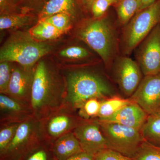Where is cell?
Segmentation results:
<instances>
[{
    "label": "cell",
    "mask_w": 160,
    "mask_h": 160,
    "mask_svg": "<svg viewBox=\"0 0 160 160\" xmlns=\"http://www.w3.org/2000/svg\"><path fill=\"white\" fill-rule=\"evenodd\" d=\"M66 94L65 79L44 61L34 68L30 106L34 117L42 120L62 107Z\"/></svg>",
    "instance_id": "cell-1"
},
{
    "label": "cell",
    "mask_w": 160,
    "mask_h": 160,
    "mask_svg": "<svg viewBox=\"0 0 160 160\" xmlns=\"http://www.w3.org/2000/svg\"><path fill=\"white\" fill-rule=\"evenodd\" d=\"M120 28L117 20L106 14L99 18L86 20L78 30V37L98 55L108 70H110L115 59L121 54Z\"/></svg>",
    "instance_id": "cell-2"
},
{
    "label": "cell",
    "mask_w": 160,
    "mask_h": 160,
    "mask_svg": "<svg viewBox=\"0 0 160 160\" xmlns=\"http://www.w3.org/2000/svg\"><path fill=\"white\" fill-rule=\"evenodd\" d=\"M64 79L66 94L63 106L77 111L88 100H103L113 95V88L107 79L92 70H71Z\"/></svg>",
    "instance_id": "cell-3"
},
{
    "label": "cell",
    "mask_w": 160,
    "mask_h": 160,
    "mask_svg": "<svg viewBox=\"0 0 160 160\" xmlns=\"http://www.w3.org/2000/svg\"><path fill=\"white\" fill-rule=\"evenodd\" d=\"M51 49L48 44L35 40L29 32H20L12 34L2 46L0 61L16 62L24 68L32 69Z\"/></svg>",
    "instance_id": "cell-4"
},
{
    "label": "cell",
    "mask_w": 160,
    "mask_h": 160,
    "mask_svg": "<svg viewBox=\"0 0 160 160\" xmlns=\"http://www.w3.org/2000/svg\"><path fill=\"white\" fill-rule=\"evenodd\" d=\"M160 23V0L138 12L121 28L120 51L129 56L152 29Z\"/></svg>",
    "instance_id": "cell-5"
},
{
    "label": "cell",
    "mask_w": 160,
    "mask_h": 160,
    "mask_svg": "<svg viewBox=\"0 0 160 160\" xmlns=\"http://www.w3.org/2000/svg\"><path fill=\"white\" fill-rule=\"evenodd\" d=\"M44 143L41 121L32 118L20 124L11 142L0 154V160H24Z\"/></svg>",
    "instance_id": "cell-6"
},
{
    "label": "cell",
    "mask_w": 160,
    "mask_h": 160,
    "mask_svg": "<svg viewBox=\"0 0 160 160\" xmlns=\"http://www.w3.org/2000/svg\"><path fill=\"white\" fill-rule=\"evenodd\" d=\"M98 121L107 142V148L132 158L144 140L140 129Z\"/></svg>",
    "instance_id": "cell-7"
},
{
    "label": "cell",
    "mask_w": 160,
    "mask_h": 160,
    "mask_svg": "<svg viewBox=\"0 0 160 160\" xmlns=\"http://www.w3.org/2000/svg\"><path fill=\"white\" fill-rule=\"evenodd\" d=\"M77 110L63 106L48 117L41 120V128L44 142L52 145L63 135L73 131L85 120L77 114Z\"/></svg>",
    "instance_id": "cell-8"
},
{
    "label": "cell",
    "mask_w": 160,
    "mask_h": 160,
    "mask_svg": "<svg viewBox=\"0 0 160 160\" xmlns=\"http://www.w3.org/2000/svg\"><path fill=\"white\" fill-rule=\"evenodd\" d=\"M135 60L144 76L160 72V23L134 49Z\"/></svg>",
    "instance_id": "cell-9"
},
{
    "label": "cell",
    "mask_w": 160,
    "mask_h": 160,
    "mask_svg": "<svg viewBox=\"0 0 160 160\" xmlns=\"http://www.w3.org/2000/svg\"><path fill=\"white\" fill-rule=\"evenodd\" d=\"M110 70L121 91L130 97L143 78L142 72L136 61L128 56L120 54L115 59Z\"/></svg>",
    "instance_id": "cell-10"
},
{
    "label": "cell",
    "mask_w": 160,
    "mask_h": 160,
    "mask_svg": "<svg viewBox=\"0 0 160 160\" xmlns=\"http://www.w3.org/2000/svg\"><path fill=\"white\" fill-rule=\"evenodd\" d=\"M129 99L148 115L157 112L160 107V72L144 76Z\"/></svg>",
    "instance_id": "cell-11"
},
{
    "label": "cell",
    "mask_w": 160,
    "mask_h": 160,
    "mask_svg": "<svg viewBox=\"0 0 160 160\" xmlns=\"http://www.w3.org/2000/svg\"><path fill=\"white\" fill-rule=\"evenodd\" d=\"M73 132L84 152L94 156L107 148L106 138L98 119L85 120Z\"/></svg>",
    "instance_id": "cell-12"
},
{
    "label": "cell",
    "mask_w": 160,
    "mask_h": 160,
    "mask_svg": "<svg viewBox=\"0 0 160 160\" xmlns=\"http://www.w3.org/2000/svg\"><path fill=\"white\" fill-rule=\"evenodd\" d=\"M34 72V68L26 69L21 66L12 68L11 79L5 94L30 105Z\"/></svg>",
    "instance_id": "cell-13"
},
{
    "label": "cell",
    "mask_w": 160,
    "mask_h": 160,
    "mask_svg": "<svg viewBox=\"0 0 160 160\" xmlns=\"http://www.w3.org/2000/svg\"><path fill=\"white\" fill-rule=\"evenodd\" d=\"M34 117L30 105L5 94H0L1 125L21 123Z\"/></svg>",
    "instance_id": "cell-14"
},
{
    "label": "cell",
    "mask_w": 160,
    "mask_h": 160,
    "mask_svg": "<svg viewBox=\"0 0 160 160\" xmlns=\"http://www.w3.org/2000/svg\"><path fill=\"white\" fill-rule=\"evenodd\" d=\"M148 115L138 104L132 101L110 116L98 119L101 122L117 123L140 130Z\"/></svg>",
    "instance_id": "cell-15"
},
{
    "label": "cell",
    "mask_w": 160,
    "mask_h": 160,
    "mask_svg": "<svg viewBox=\"0 0 160 160\" xmlns=\"http://www.w3.org/2000/svg\"><path fill=\"white\" fill-rule=\"evenodd\" d=\"M51 151L55 160H67L83 152L73 131L63 135L51 146Z\"/></svg>",
    "instance_id": "cell-16"
},
{
    "label": "cell",
    "mask_w": 160,
    "mask_h": 160,
    "mask_svg": "<svg viewBox=\"0 0 160 160\" xmlns=\"http://www.w3.org/2000/svg\"><path fill=\"white\" fill-rule=\"evenodd\" d=\"M114 6L118 24L122 28L141 10V4L140 0H118Z\"/></svg>",
    "instance_id": "cell-17"
},
{
    "label": "cell",
    "mask_w": 160,
    "mask_h": 160,
    "mask_svg": "<svg viewBox=\"0 0 160 160\" xmlns=\"http://www.w3.org/2000/svg\"><path fill=\"white\" fill-rule=\"evenodd\" d=\"M140 132L144 140L160 147V113L149 115Z\"/></svg>",
    "instance_id": "cell-18"
},
{
    "label": "cell",
    "mask_w": 160,
    "mask_h": 160,
    "mask_svg": "<svg viewBox=\"0 0 160 160\" xmlns=\"http://www.w3.org/2000/svg\"><path fill=\"white\" fill-rule=\"evenodd\" d=\"M75 12L74 0H49L41 11L40 19L60 13H67L73 17Z\"/></svg>",
    "instance_id": "cell-19"
},
{
    "label": "cell",
    "mask_w": 160,
    "mask_h": 160,
    "mask_svg": "<svg viewBox=\"0 0 160 160\" xmlns=\"http://www.w3.org/2000/svg\"><path fill=\"white\" fill-rule=\"evenodd\" d=\"M29 33L35 40L42 42L55 39L63 34L43 19H40L37 24L30 29Z\"/></svg>",
    "instance_id": "cell-20"
},
{
    "label": "cell",
    "mask_w": 160,
    "mask_h": 160,
    "mask_svg": "<svg viewBox=\"0 0 160 160\" xmlns=\"http://www.w3.org/2000/svg\"><path fill=\"white\" fill-rule=\"evenodd\" d=\"M131 102L129 98H122L118 96H111L101 100L98 119L105 118L110 116Z\"/></svg>",
    "instance_id": "cell-21"
},
{
    "label": "cell",
    "mask_w": 160,
    "mask_h": 160,
    "mask_svg": "<svg viewBox=\"0 0 160 160\" xmlns=\"http://www.w3.org/2000/svg\"><path fill=\"white\" fill-rule=\"evenodd\" d=\"M31 21V18L26 15L2 14L0 18V29L20 28L29 25Z\"/></svg>",
    "instance_id": "cell-22"
},
{
    "label": "cell",
    "mask_w": 160,
    "mask_h": 160,
    "mask_svg": "<svg viewBox=\"0 0 160 160\" xmlns=\"http://www.w3.org/2000/svg\"><path fill=\"white\" fill-rule=\"evenodd\" d=\"M132 159L133 160H160V147L144 140Z\"/></svg>",
    "instance_id": "cell-23"
},
{
    "label": "cell",
    "mask_w": 160,
    "mask_h": 160,
    "mask_svg": "<svg viewBox=\"0 0 160 160\" xmlns=\"http://www.w3.org/2000/svg\"><path fill=\"white\" fill-rule=\"evenodd\" d=\"M20 124L15 123L1 125L0 154L4 152L11 142Z\"/></svg>",
    "instance_id": "cell-24"
},
{
    "label": "cell",
    "mask_w": 160,
    "mask_h": 160,
    "mask_svg": "<svg viewBox=\"0 0 160 160\" xmlns=\"http://www.w3.org/2000/svg\"><path fill=\"white\" fill-rule=\"evenodd\" d=\"M62 57L77 60H85L92 57L93 54L89 49L83 46H70L60 52Z\"/></svg>",
    "instance_id": "cell-25"
},
{
    "label": "cell",
    "mask_w": 160,
    "mask_h": 160,
    "mask_svg": "<svg viewBox=\"0 0 160 160\" xmlns=\"http://www.w3.org/2000/svg\"><path fill=\"white\" fill-rule=\"evenodd\" d=\"M101 100L91 98L86 101L78 109V114L84 119L97 117L101 106Z\"/></svg>",
    "instance_id": "cell-26"
},
{
    "label": "cell",
    "mask_w": 160,
    "mask_h": 160,
    "mask_svg": "<svg viewBox=\"0 0 160 160\" xmlns=\"http://www.w3.org/2000/svg\"><path fill=\"white\" fill-rule=\"evenodd\" d=\"M71 15L66 13H58L42 19L51 24L58 30L63 33L69 30L71 26Z\"/></svg>",
    "instance_id": "cell-27"
},
{
    "label": "cell",
    "mask_w": 160,
    "mask_h": 160,
    "mask_svg": "<svg viewBox=\"0 0 160 160\" xmlns=\"http://www.w3.org/2000/svg\"><path fill=\"white\" fill-rule=\"evenodd\" d=\"M9 62H2L0 63V92L5 94L11 79L12 68Z\"/></svg>",
    "instance_id": "cell-28"
},
{
    "label": "cell",
    "mask_w": 160,
    "mask_h": 160,
    "mask_svg": "<svg viewBox=\"0 0 160 160\" xmlns=\"http://www.w3.org/2000/svg\"><path fill=\"white\" fill-rule=\"evenodd\" d=\"M24 160H55L51 151V145L44 143L32 151Z\"/></svg>",
    "instance_id": "cell-29"
},
{
    "label": "cell",
    "mask_w": 160,
    "mask_h": 160,
    "mask_svg": "<svg viewBox=\"0 0 160 160\" xmlns=\"http://www.w3.org/2000/svg\"><path fill=\"white\" fill-rule=\"evenodd\" d=\"M113 4L108 0H95L92 4V13L93 18H99L106 15Z\"/></svg>",
    "instance_id": "cell-30"
},
{
    "label": "cell",
    "mask_w": 160,
    "mask_h": 160,
    "mask_svg": "<svg viewBox=\"0 0 160 160\" xmlns=\"http://www.w3.org/2000/svg\"><path fill=\"white\" fill-rule=\"evenodd\" d=\"M94 160H133L121 152L109 148L100 151L94 155Z\"/></svg>",
    "instance_id": "cell-31"
},
{
    "label": "cell",
    "mask_w": 160,
    "mask_h": 160,
    "mask_svg": "<svg viewBox=\"0 0 160 160\" xmlns=\"http://www.w3.org/2000/svg\"><path fill=\"white\" fill-rule=\"evenodd\" d=\"M67 160H94V156L83 151L72 156Z\"/></svg>",
    "instance_id": "cell-32"
},
{
    "label": "cell",
    "mask_w": 160,
    "mask_h": 160,
    "mask_svg": "<svg viewBox=\"0 0 160 160\" xmlns=\"http://www.w3.org/2000/svg\"><path fill=\"white\" fill-rule=\"evenodd\" d=\"M12 3L10 0H0V9L1 14H6V12H9V10L12 8Z\"/></svg>",
    "instance_id": "cell-33"
},
{
    "label": "cell",
    "mask_w": 160,
    "mask_h": 160,
    "mask_svg": "<svg viewBox=\"0 0 160 160\" xmlns=\"http://www.w3.org/2000/svg\"><path fill=\"white\" fill-rule=\"evenodd\" d=\"M141 2V10L148 7L152 4H153L157 0H140Z\"/></svg>",
    "instance_id": "cell-34"
},
{
    "label": "cell",
    "mask_w": 160,
    "mask_h": 160,
    "mask_svg": "<svg viewBox=\"0 0 160 160\" xmlns=\"http://www.w3.org/2000/svg\"><path fill=\"white\" fill-rule=\"evenodd\" d=\"M94 1L95 0H82V2L83 4L85 5V6L87 8L90 9L92 4Z\"/></svg>",
    "instance_id": "cell-35"
},
{
    "label": "cell",
    "mask_w": 160,
    "mask_h": 160,
    "mask_svg": "<svg viewBox=\"0 0 160 160\" xmlns=\"http://www.w3.org/2000/svg\"><path fill=\"white\" fill-rule=\"evenodd\" d=\"M108 1H109V2H111L112 3V4H113V6H114V5H115L117 3V2L118 1V0H108Z\"/></svg>",
    "instance_id": "cell-36"
},
{
    "label": "cell",
    "mask_w": 160,
    "mask_h": 160,
    "mask_svg": "<svg viewBox=\"0 0 160 160\" xmlns=\"http://www.w3.org/2000/svg\"><path fill=\"white\" fill-rule=\"evenodd\" d=\"M23 1H28V2H34L35 1H39V0H23Z\"/></svg>",
    "instance_id": "cell-37"
},
{
    "label": "cell",
    "mask_w": 160,
    "mask_h": 160,
    "mask_svg": "<svg viewBox=\"0 0 160 160\" xmlns=\"http://www.w3.org/2000/svg\"><path fill=\"white\" fill-rule=\"evenodd\" d=\"M157 112H159V113H160V107L159 109V110H158V111Z\"/></svg>",
    "instance_id": "cell-38"
}]
</instances>
